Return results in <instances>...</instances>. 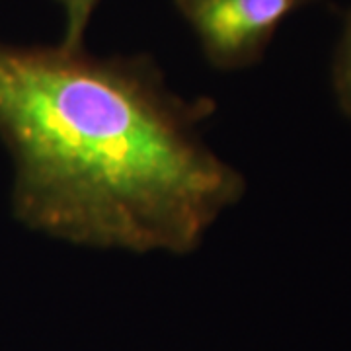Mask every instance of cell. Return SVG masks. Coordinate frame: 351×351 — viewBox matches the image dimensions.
Instances as JSON below:
<instances>
[{
    "label": "cell",
    "instance_id": "6da1fadb",
    "mask_svg": "<svg viewBox=\"0 0 351 351\" xmlns=\"http://www.w3.org/2000/svg\"><path fill=\"white\" fill-rule=\"evenodd\" d=\"M213 100L172 92L149 55L0 39V141L14 217L76 246L189 254L246 182L203 141Z\"/></svg>",
    "mask_w": 351,
    "mask_h": 351
},
{
    "label": "cell",
    "instance_id": "3957f363",
    "mask_svg": "<svg viewBox=\"0 0 351 351\" xmlns=\"http://www.w3.org/2000/svg\"><path fill=\"white\" fill-rule=\"evenodd\" d=\"M332 80L341 110L351 117V10L346 14L343 32L336 47Z\"/></svg>",
    "mask_w": 351,
    "mask_h": 351
},
{
    "label": "cell",
    "instance_id": "7a4b0ae2",
    "mask_svg": "<svg viewBox=\"0 0 351 351\" xmlns=\"http://www.w3.org/2000/svg\"><path fill=\"white\" fill-rule=\"evenodd\" d=\"M316 0H174L199 39L207 63L239 71L263 57L277 27Z\"/></svg>",
    "mask_w": 351,
    "mask_h": 351
},
{
    "label": "cell",
    "instance_id": "277c9868",
    "mask_svg": "<svg viewBox=\"0 0 351 351\" xmlns=\"http://www.w3.org/2000/svg\"><path fill=\"white\" fill-rule=\"evenodd\" d=\"M64 12V34L61 45L71 49L84 47V36L90 18L101 0H57Z\"/></svg>",
    "mask_w": 351,
    "mask_h": 351
}]
</instances>
